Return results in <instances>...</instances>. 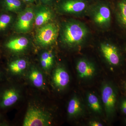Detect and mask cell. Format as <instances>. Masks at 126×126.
<instances>
[{"mask_svg": "<svg viewBox=\"0 0 126 126\" xmlns=\"http://www.w3.org/2000/svg\"><path fill=\"white\" fill-rule=\"evenodd\" d=\"M91 16L93 22L97 26L107 28L111 24V19L110 7L104 2L96 4L91 8Z\"/></svg>", "mask_w": 126, "mask_h": 126, "instance_id": "5", "label": "cell"}, {"mask_svg": "<svg viewBox=\"0 0 126 126\" xmlns=\"http://www.w3.org/2000/svg\"><path fill=\"white\" fill-rule=\"evenodd\" d=\"M119 108L122 113L126 115V97L122 98L119 104Z\"/></svg>", "mask_w": 126, "mask_h": 126, "instance_id": "22", "label": "cell"}, {"mask_svg": "<svg viewBox=\"0 0 126 126\" xmlns=\"http://www.w3.org/2000/svg\"><path fill=\"white\" fill-rule=\"evenodd\" d=\"M25 3H29V4H34L38 2L39 0H21Z\"/></svg>", "mask_w": 126, "mask_h": 126, "instance_id": "24", "label": "cell"}, {"mask_svg": "<svg viewBox=\"0 0 126 126\" xmlns=\"http://www.w3.org/2000/svg\"><path fill=\"white\" fill-rule=\"evenodd\" d=\"M60 40L69 47H77L87 40L89 30L81 21L70 20L62 23L59 30Z\"/></svg>", "mask_w": 126, "mask_h": 126, "instance_id": "1", "label": "cell"}, {"mask_svg": "<svg viewBox=\"0 0 126 126\" xmlns=\"http://www.w3.org/2000/svg\"><path fill=\"white\" fill-rule=\"evenodd\" d=\"M14 21L11 14L3 13L0 14V33L6 31L10 27Z\"/></svg>", "mask_w": 126, "mask_h": 126, "instance_id": "20", "label": "cell"}, {"mask_svg": "<svg viewBox=\"0 0 126 126\" xmlns=\"http://www.w3.org/2000/svg\"><path fill=\"white\" fill-rule=\"evenodd\" d=\"M20 97L19 90L15 86H6L0 89V110L10 108L18 101Z\"/></svg>", "mask_w": 126, "mask_h": 126, "instance_id": "7", "label": "cell"}, {"mask_svg": "<svg viewBox=\"0 0 126 126\" xmlns=\"http://www.w3.org/2000/svg\"><path fill=\"white\" fill-rule=\"evenodd\" d=\"M34 24L38 28L49 23L54 17L52 10L45 5L38 6L34 10Z\"/></svg>", "mask_w": 126, "mask_h": 126, "instance_id": "9", "label": "cell"}, {"mask_svg": "<svg viewBox=\"0 0 126 126\" xmlns=\"http://www.w3.org/2000/svg\"><path fill=\"white\" fill-rule=\"evenodd\" d=\"M90 126H103L102 124L96 121H93L90 123Z\"/></svg>", "mask_w": 126, "mask_h": 126, "instance_id": "25", "label": "cell"}, {"mask_svg": "<svg viewBox=\"0 0 126 126\" xmlns=\"http://www.w3.org/2000/svg\"><path fill=\"white\" fill-rule=\"evenodd\" d=\"M88 101L90 107L93 111L99 112L101 110L99 100L96 96L93 94H89L88 95Z\"/></svg>", "mask_w": 126, "mask_h": 126, "instance_id": "21", "label": "cell"}, {"mask_svg": "<svg viewBox=\"0 0 126 126\" xmlns=\"http://www.w3.org/2000/svg\"><path fill=\"white\" fill-rule=\"evenodd\" d=\"M103 102L107 112L113 114L115 111L117 103L116 92L112 86L107 84L102 90Z\"/></svg>", "mask_w": 126, "mask_h": 126, "instance_id": "8", "label": "cell"}, {"mask_svg": "<svg viewBox=\"0 0 126 126\" xmlns=\"http://www.w3.org/2000/svg\"><path fill=\"white\" fill-rule=\"evenodd\" d=\"M42 4L45 5H49L52 4L55 0H39Z\"/></svg>", "mask_w": 126, "mask_h": 126, "instance_id": "23", "label": "cell"}, {"mask_svg": "<svg viewBox=\"0 0 126 126\" xmlns=\"http://www.w3.org/2000/svg\"><path fill=\"white\" fill-rule=\"evenodd\" d=\"M100 48L104 58L110 64L115 67L119 65L121 56L119 50L115 46L109 43H102Z\"/></svg>", "mask_w": 126, "mask_h": 126, "instance_id": "10", "label": "cell"}, {"mask_svg": "<svg viewBox=\"0 0 126 126\" xmlns=\"http://www.w3.org/2000/svg\"><path fill=\"white\" fill-rule=\"evenodd\" d=\"M53 83L59 89L66 87L70 81V77L67 71L62 67H58L55 70L53 75Z\"/></svg>", "mask_w": 126, "mask_h": 126, "instance_id": "12", "label": "cell"}, {"mask_svg": "<svg viewBox=\"0 0 126 126\" xmlns=\"http://www.w3.org/2000/svg\"><path fill=\"white\" fill-rule=\"evenodd\" d=\"M29 78L32 84L36 87L40 88L44 86V79L43 74L36 68H32L30 70Z\"/></svg>", "mask_w": 126, "mask_h": 126, "instance_id": "16", "label": "cell"}, {"mask_svg": "<svg viewBox=\"0 0 126 126\" xmlns=\"http://www.w3.org/2000/svg\"><path fill=\"white\" fill-rule=\"evenodd\" d=\"M124 123H125V124H126V118H125V120H124Z\"/></svg>", "mask_w": 126, "mask_h": 126, "instance_id": "29", "label": "cell"}, {"mask_svg": "<svg viewBox=\"0 0 126 126\" xmlns=\"http://www.w3.org/2000/svg\"><path fill=\"white\" fill-rule=\"evenodd\" d=\"M29 39L24 36H19L12 38L5 44V48L7 51L13 53H18L25 50L29 45Z\"/></svg>", "mask_w": 126, "mask_h": 126, "instance_id": "11", "label": "cell"}, {"mask_svg": "<svg viewBox=\"0 0 126 126\" xmlns=\"http://www.w3.org/2000/svg\"><path fill=\"white\" fill-rule=\"evenodd\" d=\"M3 76H4V74L3 72L0 70V81H2L3 78Z\"/></svg>", "mask_w": 126, "mask_h": 126, "instance_id": "26", "label": "cell"}, {"mask_svg": "<svg viewBox=\"0 0 126 126\" xmlns=\"http://www.w3.org/2000/svg\"><path fill=\"white\" fill-rule=\"evenodd\" d=\"M59 30L56 24L50 22L38 27L35 35L36 43L42 47L52 45L57 39Z\"/></svg>", "mask_w": 126, "mask_h": 126, "instance_id": "2", "label": "cell"}, {"mask_svg": "<svg viewBox=\"0 0 126 126\" xmlns=\"http://www.w3.org/2000/svg\"><path fill=\"white\" fill-rule=\"evenodd\" d=\"M54 61V56L50 51L43 52L41 55L40 63L44 70L49 69L53 65Z\"/></svg>", "mask_w": 126, "mask_h": 126, "instance_id": "18", "label": "cell"}, {"mask_svg": "<svg viewBox=\"0 0 126 126\" xmlns=\"http://www.w3.org/2000/svg\"><path fill=\"white\" fill-rule=\"evenodd\" d=\"M124 89H125V91H126V81L125 82L124 84Z\"/></svg>", "mask_w": 126, "mask_h": 126, "instance_id": "27", "label": "cell"}, {"mask_svg": "<svg viewBox=\"0 0 126 126\" xmlns=\"http://www.w3.org/2000/svg\"><path fill=\"white\" fill-rule=\"evenodd\" d=\"M25 3L21 0H2V5L6 11L20 13L25 9Z\"/></svg>", "mask_w": 126, "mask_h": 126, "instance_id": "15", "label": "cell"}, {"mask_svg": "<svg viewBox=\"0 0 126 126\" xmlns=\"http://www.w3.org/2000/svg\"><path fill=\"white\" fill-rule=\"evenodd\" d=\"M34 24V10L31 7H26L19 13L14 24V29L18 33H25L31 30Z\"/></svg>", "mask_w": 126, "mask_h": 126, "instance_id": "6", "label": "cell"}, {"mask_svg": "<svg viewBox=\"0 0 126 126\" xmlns=\"http://www.w3.org/2000/svg\"><path fill=\"white\" fill-rule=\"evenodd\" d=\"M51 122V117L46 111L34 106L30 107L25 115L23 126H47Z\"/></svg>", "mask_w": 126, "mask_h": 126, "instance_id": "3", "label": "cell"}, {"mask_svg": "<svg viewBox=\"0 0 126 126\" xmlns=\"http://www.w3.org/2000/svg\"><path fill=\"white\" fill-rule=\"evenodd\" d=\"M57 9L61 14L79 15L87 12L90 6L87 0H60Z\"/></svg>", "mask_w": 126, "mask_h": 126, "instance_id": "4", "label": "cell"}, {"mask_svg": "<svg viewBox=\"0 0 126 126\" xmlns=\"http://www.w3.org/2000/svg\"><path fill=\"white\" fill-rule=\"evenodd\" d=\"M77 69L79 77L83 78L92 77L95 72L92 64L85 59H81L78 62Z\"/></svg>", "mask_w": 126, "mask_h": 126, "instance_id": "13", "label": "cell"}, {"mask_svg": "<svg viewBox=\"0 0 126 126\" xmlns=\"http://www.w3.org/2000/svg\"><path fill=\"white\" fill-rule=\"evenodd\" d=\"M81 103L77 97H74L69 102L67 108L68 114L70 116L78 114L81 111Z\"/></svg>", "mask_w": 126, "mask_h": 126, "instance_id": "19", "label": "cell"}, {"mask_svg": "<svg viewBox=\"0 0 126 126\" xmlns=\"http://www.w3.org/2000/svg\"><path fill=\"white\" fill-rule=\"evenodd\" d=\"M27 66V61L24 59H16L9 62L7 66V70L10 74L17 75L24 71Z\"/></svg>", "mask_w": 126, "mask_h": 126, "instance_id": "14", "label": "cell"}, {"mask_svg": "<svg viewBox=\"0 0 126 126\" xmlns=\"http://www.w3.org/2000/svg\"><path fill=\"white\" fill-rule=\"evenodd\" d=\"M117 16L119 23L126 29V0H121L118 2Z\"/></svg>", "mask_w": 126, "mask_h": 126, "instance_id": "17", "label": "cell"}, {"mask_svg": "<svg viewBox=\"0 0 126 126\" xmlns=\"http://www.w3.org/2000/svg\"><path fill=\"white\" fill-rule=\"evenodd\" d=\"M1 118H2V116H1V114L0 113V120L1 119Z\"/></svg>", "mask_w": 126, "mask_h": 126, "instance_id": "28", "label": "cell"}]
</instances>
